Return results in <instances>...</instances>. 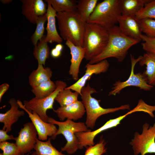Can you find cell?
<instances>
[{
    "label": "cell",
    "instance_id": "obj_1",
    "mask_svg": "<svg viewBox=\"0 0 155 155\" xmlns=\"http://www.w3.org/2000/svg\"><path fill=\"white\" fill-rule=\"evenodd\" d=\"M109 39L107 45L103 52L94 57L88 63L93 64L104 59L114 57L119 62L123 61L129 49L140 41L123 34L118 26L115 25L108 30Z\"/></svg>",
    "mask_w": 155,
    "mask_h": 155
},
{
    "label": "cell",
    "instance_id": "obj_2",
    "mask_svg": "<svg viewBox=\"0 0 155 155\" xmlns=\"http://www.w3.org/2000/svg\"><path fill=\"white\" fill-rule=\"evenodd\" d=\"M56 18L62 39L68 40L75 45L83 47L86 22L77 12L57 13Z\"/></svg>",
    "mask_w": 155,
    "mask_h": 155
},
{
    "label": "cell",
    "instance_id": "obj_3",
    "mask_svg": "<svg viewBox=\"0 0 155 155\" xmlns=\"http://www.w3.org/2000/svg\"><path fill=\"white\" fill-rule=\"evenodd\" d=\"M108 39V30L99 25L86 22L83 39V47L86 50L84 58L90 61L101 53Z\"/></svg>",
    "mask_w": 155,
    "mask_h": 155
},
{
    "label": "cell",
    "instance_id": "obj_4",
    "mask_svg": "<svg viewBox=\"0 0 155 155\" xmlns=\"http://www.w3.org/2000/svg\"><path fill=\"white\" fill-rule=\"evenodd\" d=\"M97 92L91 87L88 83L81 90V98L86 113L85 124L88 128L93 129L96 120L100 116L108 113H113L120 110L129 109V104L121 105L119 107L104 108L99 104L100 100L92 97V94Z\"/></svg>",
    "mask_w": 155,
    "mask_h": 155
},
{
    "label": "cell",
    "instance_id": "obj_5",
    "mask_svg": "<svg viewBox=\"0 0 155 155\" xmlns=\"http://www.w3.org/2000/svg\"><path fill=\"white\" fill-rule=\"evenodd\" d=\"M48 122L58 126L56 132L51 137V138L54 140L57 135H63L66 140L67 143L61 148V151L66 152L69 155L73 154L79 149V141L75 133L91 131L88 129L85 123L75 122L68 119L64 121H59L49 117Z\"/></svg>",
    "mask_w": 155,
    "mask_h": 155
},
{
    "label": "cell",
    "instance_id": "obj_6",
    "mask_svg": "<svg viewBox=\"0 0 155 155\" xmlns=\"http://www.w3.org/2000/svg\"><path fill=\"white\" fill-rule=\"evenodd\" d=\"M121 0H104L98 4L87 23L99 25L108 30L118 23L121 15Z\"/></svg>",
    "mask_w": 155,
    "mask_h": 155
},
{
    "label": "cell",
    "instance_id": "obj_7",
    "mask_svg": "<svg viewBox=\"0 0 155 155\" xmlns=\"http://www.w3.org/2000/svg\"><path fill=\"white\" fill-rule=\"evenodd\" d=\"M56 89L48 96L42 99H38L35 97L30 100H25L24 105L26 109L30 112L36 113L44 121L48 122L49 117L46 114L47 110L53 108V104L55 98L59 93L67 87L66 82L60 80L55 82Z\"/></svg>",
    "mask_w": 155,
    "mask_h": 155
},
{
    "label": "cell",
    "instance_id": "obj_8",
    "mask_svg": "<svg viewBox=\"0 0 155 155\" xmlns=\"http://www.w3.org/2000/svg\"><path fill=\"white\" fill-rule=\"evenodd\" d=\"M142 133H135L134 138L130 142L134 155H145L155 153V123L152 126L148 123L144 124Z\"/></svg>",
    "mask_w": 155,
    "mask_h": 155
},
{
    "label": "cell",
    "instance_id": "obj_9",
    "mask_svg": "<svg viewBox=\"0 0 155 155\" xmlns=\"http://www.w3.org/2000/svg\"><path fill=\"white\" fill-rule=\"evenodd\" d=\"M142 56H139L135 59L133 56L130 54L131 64V71L127 79L123 82L120 80L117 81L113 84L112 90L110 91L108 95L115 96L119 94L121 90L129 86H133L138 87L140 89L150 91L154 88V86L149 84L143 73L134 72L135 67L136 63L141 59Z\"/></svg>",
    "mask_w": 155,
    "mask_h": 155
},
{
    "label": "cell",
    "instance_id": "obj_10",
    "mask_svg": "<svg viewBox=\"0 0 155 155\" xmlns=\"http://www.w3.org/2000/svg\"><path fill=\"white\" fill-rule=\"evenodd\" d=\"M16 137V144L23 155L30 153L34 149L38 138L37 131L32 122L23 125Z\"/></svg>",
    "mask_w": 155,
    "mask_h": 155
},
{
    "label": "cell",
    "instance_id": "obj_11",
    "mask_svg": "<svg viewBox=\"0 0 155 155\" xmlns=\"http://www.w3.org/2000/svg\"><path fill=\"white\" fill-rule=\"evenodd\" d=\"M131 113V112L130 111L123 115L110 119L101 127L93 131L76 133L75 135L79 141V149H82L84 147L94 145V138L97 135L104 131L116 127L120 124L122 120Z\"/></svg>",
    "mask_w": 155,
    "mask_h": 155
},
{
    "label": "cell",
    "instance_id": "obj_12",
    "mask_svg": "<svg viewBox=\"0 0 155 155\" xmlns=\"http://www.w3.org/2000/svg\"><path fill=\"white\" fill-rule=\"evenodd\" d=\"M17 102L19 108L23 109L28 115L37 131L39 140L42 141L46 140L48 136L51 137L56 133L57 129L55 125L44 122L36 112L29 111L20 100H18Z\"/></svg>",
    "mask_w": 155,
    "mask_h": 155
},
{
    "label": "cell",
    "instance_id": "obj_13",
    "mask_svg": "<svg viewBox=\"0 0 155 155\" xmlns=\"http://www.w3.org/2000/svg\"><path fill=\"white\" fill-rule=\"evenodd\" d=\"M109 66L108 61L104 59L98 63H87L85 66L86 70L84 75L74 84L65 88L71 90L81 95V90L85 86L87 81L90 79L93 74H99L106 72Z\"/></svg>",
    "mask_w": 155,
    "mask_h": 155
},
{
    "label": "cell",
    "instance_id": "obj_14",
    "mask_svg": "<svg viewBox=\"0 0 155 155\" xmlns=\"http://www.w3.org/2000/svg\"><path fill=\"white\" fill-rule=\"evenodd\" d=\"M22 13L29 22L36 24L38 18L46 14L47 4L42 0H21Z\"/></svg>",
    "mask_w": 155,
    "mask_h": 155
},
{
    "label": "cell",
    "instance_id": "obj_15",
    "mask_svg": "<svg viewBox=\"0 0 155 155\" xmlns=\"http://www.w3.org/2000/svg\"><path fill=\"white\" fill-rule=\"evenodd\" d=\"M119 27L122 32L132 38L142 40V31L140 21L135 16L122 15L118 19Z\"/></svg>",
    "mask_w": 155,
    "mask_h": 155
},
{
    "label": "cell",
    "instance_id": "obj_16",
    "mask_svg": "<svg viewBox=\"0 0 155 155\" xmlns=\"http://www.w3.org/2000/svg\"><path fill=\"white\" fill-rule=\"evenodd\" d=\"M53 110L61 121L65 119L77 120L82 118L86 112L82 102L79 100L67 106H60Z\"/></svg>",
    "mask_w": 155,
    "mask_h": 155
},
{
    "label": "cell",
    "instance_id": "obj_17",
    "mask_svg": "<svg viewBox=\"0 0 155 155\" xmlns=\"http://www.w3.org/2000/svg\"><path fill=\"white\" fill-rule=\"evenodd\" d=\"M65 44L69 48L71 55L69 73L74 80L78 81L79 79L78 73L80 65L85 57V49L83 47L75 45L68 40L66 41Z\"/></svg>",
    "mask_w": 155,
    "mask_h": 155
},
{
    "label": "cell",
    "instance_id": "obj_18",
    "mask_svg": "<svg viewBox=\"0 0 155 155\" xmlns=\"http://www.w3.org/2000/svg\"><path fill=\"white\" fill-rule=\"evenodd\" d=\"M8 102L11 105L10 109L4 113H0V122L4 124L2 129L7 132L11 131L12 125L24 115V110L18 109L19 106L15 98H11Z\"/></svg>",
    "mask_w": 155,
    "mask_h": 155
},
{
    "label": "cell",
    "instance_id": "obj_19",
    "mask_svg": "<svg viewBox=\"0 0 155 155\" xmlns=\"http://www.w3.org/2000/svg\"><path fill=\"white\" fill-rule=\"evenodd\" d=\"M47 7L46 14L47 17V23L46 27L47 31L46 40L48 42L52 43L56 42L61 43L63 39L59 35L56 26V18L57 12L52 7L51 4L47 2Z\"/></svg>",
    "mask_w": 155,
    "mask_h": 155
},
{
    "label": "cell",
    "instance_id": "obj_20",
    "mask_svg": "<svg viewBox=\"0 0 155 155\" xmlns=\"http://www.w3.org/2000/svg\"><path fill=\"white\" fill-rule=\"evenodd\" d=\"M141 66H146V70L142 73L148 83L155 86V54L146 52L139 62Z\"/></svg>",
    "mask_w": 155,
    "mask_h": 155
},
{
    "label": "cell",
    "instance_id": "obj_21",
    "mask_svg": "<svg viewBox=\"0 0 155 155\" xmlns=\"http://www.w3.org/2000/svg\"><path fill=\"white\" fill-rule=\"evenodd\" d=\"M53 72L49 67H44L38 64L37 68L34 70L28 77L29 83L32 88L51 80Z\"/></svg>",
    "mask_w": 155,
    "mask_h": 155
},
{
    "label": "cell",
    "instance_id": "obj_22",
    "mask_svg": "<svg viewBox=\"0 0 155 155\" xmlns=\"http://www.w3.org/2000/svg\"><path fill=\"white\" fill-rule=\"evenodd\" d=\"M150 0H121V15L135 16Z\"/></svg>",
    "mask_w": 155,
    "mask_h": 155
},
{
    "label": "cell",
    "instance_id": "obj_23",
    "mask_svg": "<svg viewBox=\"0 0 155 155\" xmlns=\"http://www.w3.org/2000/svg\"><path fill=\"white\" fill-rule=\"evenodd\" d=\"M48 43L46 40V36L44 35L37 46L34 48L33 55L37 60L38 64L45 66L46 60L49 57L50 52Z\"/></svg>",
    "mask_w": 155,
    "mask_h": 155
},
{
    "label": "cell",
    "instance_id": "obj_24",
    "mask_svg": "<svg viewBox=\"0 0 155 155\" xmlns=\"http://www.w3.org/2000/svg\"><path fill=\"white\" fill-rule=\"evenodd\" d=\"M34 149V151L31 155H66L53 146L51 138L46 142L40 140L38 138Z\"/></svg>",
    "mask_w": 155,
    "mask_h": 155
},
{
    "label": "cell",
    "instance_id": "obj_25",
    "mask_svg": "<svg viewBox=\"0 0 155 155\" xmlns=\"http://www.w3.org/2000/svg\"><path fill=\"white\" fill-rule=\"evenodd\" d=\"M98 0L77 1L76 11L86 22L97 4Z\"/></svg>",
    "mask_w": 155,
    "mask_h": 155
},
{
    "label": "cell",
    "instance_id": "obj_26",
    "mask_svg": "<svg viewBox=\"0 0 155 155\" xmlns=\"http://www.w3.org/2000/svg\"><path fill=\"white\" fill-rule=\"evenodd\" d=\"M57 13L76 11L77 1L73 0H45Z\"/></svg>",
    "mask_w": 155,
    "mask_h": 155
},
{
    "label": "cell",
    "instance_id": "obj_27",
    "mask_svg": "<svg viewBox=\"0 0 155 155\" xmlns=\"http://www.w3.org/2000/svg\"><path fill=\"white\" fill-rule=\"evenodd\" d=\"M56 88L55 83L50 80L32 87L31 91L35 97L42 99L50 95Z\"/></svg>",
    "mask_w": 155,
    "mask_h": 155
},
{
    "label": "cell",
    "instance_id": "obj_28",
    "mask_svg": "<svg viewBox=\"0 0 155 155\" xmlns=\"http://www.w3.org/2000/svg\"><path fill=\"white\" fill-rule=\"evenodd\" d=\"M79 95V94L76 92H73L71 90L65 88L60 92L55 100L60 106H65L78 101Z\"/></svg>",
    "mask_w": 155,
    "mask_h": 155
},
{
    "label": "cell",
    "instance_id": "obj_29",
    "mask_svg": "<svg viewBox=\"0 0 155 155\" xmlns=\"http://www.w3.org/2000/svg\"><path fill=\"white\" fill-rule=\"evenodd\" d=\"M47 20L46 13L38 17L37 19L36 29L31 37V42L34 47L37 46L38 41L40 40L44 36V25Z\"/></svg>",
    "mask_w": 155,
    "mask_h": 155
},
{
    "label": "cell",
    "instance_id": "obj_30",
    "mask_svg": "<svg viewBox=\"0 0 155 155\" xmlns=\"http://www.w3.org/2000/svg\"><path fill=\"white\" fill-rule=\"evenodd\" d=\"M135 17L139 20L145 19L155 20V0H150L146 3Z\"/></svg>",
    "mask_w": 155,
    "mask_h": 155
},
{
    "label": "cell",
    "instance_id": "obj_31",
    "mask_svg": "<svg viewBox=\"0 0 155 155\" xmlns=\"http://www.w3.org/2000/svg\"><path fill=\"white\" fill-rule=\"evenodd\" d=\"M106 142L101 137L99 142L93 146H88L84 155H102L106 152Z\"/></svg>",
    "mask_w": 155,
    "mask_h": 155
},
{
    "label": "cell",
    "instance_id": "obj_32",
    "mask_svg": "<svg viewBox=\"0 0 155 155\" xmlns=\"http://www.w3.org/2000/svg\"><path fill=\"white\" fill-rule=\"evenodd\" d=\"M140 21L142 32L148 37H155V20L145 19Z\"/></svg>",
    "mask_w": 155,
    "mask_h": 155
},
{
    "label": "cell",
    "instance_id": "obj_33",
    "mask_svg": "<svg viewBox=\"0 0 155 155\" xmlns=\"http://www.w3.org/2000/svg\"><path fill=\"white\" fill-rule=\"evenodd\" d=\"M0 148L3 153L0 155H23L20 152L16 143L7 141L0 142Z\"/></svg>",
    "mask_w": 155,
    "mask_h": 155
},
{
    "label": "cell",
    "instance_id": "obj_34",
    "mask_svg": "<svg viewBox=\"0 0 155 155\" xmlns=\"http://www.w3.org/2000/svg\"><path fill=\"white\" fill-rule=\"evenodd\" d=\"M142 43L143 49L147 52L155 54V37H148L145 34L141 35Z\"/></svg>",
    "mask_w": 155,
    "mask_h": 155
},
{
    "label": "cell",
    "instance_id": "obj_35",
    "mask_svg": "<svg viewBox=\"0 0 155 155\" xmlns=\"http://www.w3.org/2000/svg\"><path fill=\"white\" fill-rule=\"evenodd\" d=\"M16 137L12 135L7 134V132L3 129L0 130V142L6 141L7 140H15Z\"/></svg>",
    "mask_w": 155,
    "mask_h": 155
},
{
    "label": "cell",
    "instance_id": "obj_36",
    "mask_svg": "<svg viewBox=\"0 0 155 155\" xmlns=\"http://www.w3.org/2000/svg\"><path fill=\"white\" fill-rule=\"evenodd\" d=\"M9 87V84L7 83H4L0 86V102L1 101L2 97L8 90Z\"/></svg>",
    "mask_w": 155,
    "mask_h": 155
},
{
    "label": "cell",
    "instance_id": "obj_37",
    "mask_svg": "<svg viewBox=\"0 0 155 155\" xmlns=\"http://www.w3.org/2000/svg\"><path fill=\"white\" fill-rule=\"evenodd\" d=\"M61 52L57 50L55 48H53L50 51L51 56L54 58H57L61 55Z\"/></svg>",
    "mask_w": 155,
    "mask_h": 155
},
{
    "label": "cell",
    "instance_id": "obj_38",
    "mask_svg": "<svg viewBox=\"0 0 155 155\" xmlns=\"http://www.w3.org/2000/svg\"><path fill=\"white\" fill-rule=\"evenodd\" d=\"M55 48L58 51L62 52L63 46L61 44L58 43L55 45Z\"/></svg>",
    "mask_w": 155,
    "mask_h": 155
},
{
    "label": "cell",
    "instance_id": "obj_39",
    "mask_svg": "<svg viewBox=\"0 0 155 155\" xmlns=\"http://www.w3.org/2000/svg\"><path fill=\"white\" fill-rule=\"evenodd\" d=\"M0 1L3 4H8L13 1L12 0H0Z\"/></svg>",
    "mask_w": 155,
    "mask_h": 155
},
{
    "label": "cell",
    "instance_id": "obj_40",
    "mask_svg": "<svg viewBox=\"0 0 155 155\" xmlns=\"http://www.w3.org/2000/svg\"><path fill=\"white\" fill-rule=\"evenodd\" d=\"M30 153H28V154H25L24 155H29V154H30Z\"/></svg>",
    "mask_w": 155,
    "mask_h": 155
}]
</instances>
